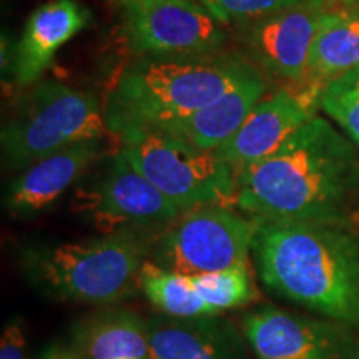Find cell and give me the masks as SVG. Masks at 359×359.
Instances as JSON below:
<instances>
[{
	"mask_svg": "<svg viewBox=\"0 0 359 359\" xmlns=\"http://www.w3.org/2000/svg\"><path fill=\"white\" fill-rule=\"evenodd\" d=\"M116 6H120L123 8H130V7H135V6H140V4H145L148 0H114Z\"/></svg>",
	"mask_w": 359,
	"mask_h": 359,
	"instance_id": "obj_26",
	"label": "cell"
},
{
	"mask_svg": "<svg viewBox=\"0 0 359 359\" xmlns=\"http://www.w3.org/2000/svg\"><path fill=\"white\" fill-rule=\"evenodd\" d=\"M339 4V7L346 8L351 12H359V0H334Z\"/></svg>",
	"mask_w": 359,
	"mask_h": 359,
	"instance_id": "obj_25",
	"label": "cell"
},
{
	"mask_svg": "<svg viewBox=\"0 0 359 359\" xmlns=\"http://www.w3.org/2000/svg\"><path fill=\"white\" fill-rule=\"evenodd\" d=\"M257 70L241 53L135 57L115 79L103 105L109 133L122 138L160 132L217 100Z\"/></svg>",
	"mask_w": 359,
	"mask_h": 359,
	"instance_id": "obj_3",
	"label": "cell"
},
{
	"mask_svg": "<svg viewBox=\"0 0 359 359\" xmlns=\"http://www.w3.org/2000/svg\"><path fill=\"white\" fill-rule=\"evenodd\" d=\"M253 257L273 293L359 331V240L348 224L262 219Z\"/></svg>",
	"mask_w": 359,
	"mask_h": 359,
	"instance_id": "obj_2",
	"label": "cell"
},
{
	"mask_svg": "<svg viewBox=\"0 0 359 359\" xmlns=\"http://www.w3.org/2000/svg\"><path fill=\"white\" fill-rule=\"evenodd\" d=\"M359 65V12L343 7L323 15L314 39L306 85L321 90L331 80Z\"/></svg>",
	"mask_w": 359,
	"mask_h": 359,
	"instance_id": "obj_18",
	"label": "cell"
},
{
	"mask_svg": "<svg viewBox=\"0 0 359 359\" xmlns=\"http://www.w3.org/2000/svg\"><path fill=\"white\" fill-rule=\"evenodd\" d=\"M80 359H150L148 321L123 308L88 314L72 330Z\"/></svg>",
	"mask_w": 359,
	"mask_h": 359,
	"instance_id": "obj_17",
	"label": "cell"
},
{
	"mask_svg": "<svg viewBox=\"0 0 359 359\" xmlns=\"http://www.w3.org/2000/svg\"><path fill=\"white\" fill-rule=\"evenodd\" d=\"M0 359H29L25 325L20 316L6 323L0 339Z\"/></svg>",
	"mask_w": 359,
	"mask_h": 359,
	"instance_id": "obj_23",
	"label": "cell"
},
{
	"mask_svg": "<svg viewBox=\"0 0 359 359\" xmlns=\"http://www.w3.org/2000/svg\"><path fill=\"white\" fill-rule=\"evenodd\" d=\"M105 155L102 140L82 142L40 158L8 183L4 196L7 213L15 218L37 217Z\"/></svg>",
	"mask_w": 359,
	"mask_h": 359,
	"instance_id": "obj_13",
	"label": "cell"
},
{
	"mask_svg": "<svg viewBox=\"0 0 359 359\" xmlns=\"http://www.w3.org/2000/svg\"><path fill=\"white\" fill-rule=\"evenodd\" d=\"M235 205L259 219L348 224L359 205V151L313 116L268 158L236 172Z\"/></svg>",
	"mask_w": 359,
	"mask_h": 359,
	"instance_id": "obj_1",
	"label": "cell"
},
{
	"mask_svg": "<svg viewBox=\"0 0 359 359\" xmlns=\"http://www.w3.org/2000/svg\"><path fill=\"white\" fill-rule=\"evenodd\" d=\"M42 359H80V356L70 344L60 343V344H52L45 349L42 354Z\"/></svg>",
	"mask_w": 359,
	"mask_h": 359,
	"instance_id": "obj_24",
	"label": "cell"
},
{
	"mask_svg": "<svg viewBox=\"0 0 359 359\" xmlns=\"http://www.w3.org/2000/svg\"><path fill=\"white\" fill-rule=\"evenodd\" d=\"M320 97L321 90L306 83H285L276 92L266 93L238 132L213 151L215 156L226 161L235 173L268 158L316 116Z\"/></svg>",
	"mask_w": 359,
	"mask_h": 359,
	"instance_id": "obj_12",
	"label": "cell"
},
{
	"mask_svg": "<svg viewBox=\"0 0 359 359\" xmlns=\"http://www.w3.org/2000/svg\"><path fill=\"white\" fill-rule=\"evenodd\" d=\"M334 0H311L238 25L245 57L264 74L288 85L306 82L314 39Z\"/></svg>",
	"mask_w": 359,
	"mask_h": 359,
	"instance_id": "obj_11",
	"label": "cell"
},
{
	"mask_svg": "<svg viewBox=\"0 0 359 359\" xmlns=\"http://www.w3.org/2000/svg\"><path fill=\"white\" fill-rule=\"evenodd\" d=\"M190 283L203 302L217 314L245 306L257 298L250 264L219 269L213 273L191 275Z\"/></svg>",
	"mask_w": 359,
	"mask_h": 359,
	"instance_id": "obj_20",
	"label": "cell"
},
{
	"mask_svg": "<svg viewBox=\"0 0 359 359\" xmlns=\"http://www.w3.org/2000/svg\"><path fill=\"white\" fill-rule=\"evenodd\" d=\"M268 88L266 79L257 69L231 85L217 100L160 132L172 135L198 150L215 151L238 132L251 110L266 95Z\"/></svg>",
	"mask_w": 359,
	"mask_h": 359,
	"instance_id": "obj_16",
	"label": "cell"
},
{
	"mask_svg": "<svg viewBox=\"0 0 359 359\" xmlns=\"http://www.w3.org/2000/svg\"><path fill=\"white\" fill-rule=\"evenodd\" d=\"M222 25H241L311 0H196Z\"/></svg>",
	"mask_w": 359,
	"mask_h": 359,
	"instance_id": "obj_22",
	"label": "cell"
},
{
	"mask_svg": "<svg viewBox=\"0 0 359 359\" xmlns=\"http://www.w3.org/2000/svg\"><path fill=\"white\" fill-rule=\"evenodd\" d=\"M88 8L75 0H53L35 8L15 42L12 77L20 87H32L50 69L53 57L85 27Z\"/></svg>",
	"mask_w": 359,
	"mask_h": 359,
	"instance_id": "obj_15",
	"label": "cell"
},
{
	"mask_svg": "<svg viewBox=\"0 0 359 359\" xmlns=\"http://www.w3.org/2000/svg\"><path fill=\"white\" fill-rule=\"evenodd\" d=\"M138 290L158 309L172 318H198L217 314L196 293L187 275L161 268L154 262L143 264Z\"/></svg>",
	"mask_w": 359,
	"mask_h": 359,
	"instance_id": "obj_19",
	"label": "cell"
},
{
	"mask_svg": "<svg viewBox=\"0 0 359 359\" xmlns=\"http://www.w3.org/2000/svg\"><path fill=\"white\" fill-rule=\"evenodd\" d=\"M320 109L343 128L359 151V65L323 88Z\"/></svg>",
	"mask_w": 359,
	"mask_h": 359,
	"instance_id": "obj_21",
	"label": "cell"
},
{
	"mask_svg": "<svg viewBox=\"0 0 359 359\" xmlns=\"http://www.w3.org/2000/svg\"><path fill=\"white\" fill-rule=\"evenodd\" d=\"M262 219L235 205L183 212L158 231L150 262L180 275H201L250 264Z\"/></svg>",
	"mask_w": 359,
	"mask_h": 359,
	"instance_id": "obj_7",
	"label": "cell"
},
{
	"mask_svg": "<svg viewBox=\"0 0 359 359\" xmlns=\"http://www.w3.org/2000/svg\"><path fill=\"white\" fill-rule=\"evenodd\" d=\"M156 235L116 231L74 243L30 245L19 251V266L47 298L114 306L138 290Z\"/></svg>",
	"mask_w": 359,
	"mask_h": 359,
	"instance_id": "obj_4",
	"label": "cell"
},
{
	"mask_svg": "<svg viewBox=\"0 0 359 359\" xmlns=\"http://www.w3.org/2000/svg\"><path fill=\"white\" fill-rule=\"evenodd\" d=\"M122 34L135 57L222 52L228 35L196 0H148L123 11Z\"/></svg>",
	"mask_w": 359,
	"mask_h": 359,
	"instance_id": "obj_8",
	"label": "cell"
},
{
	"mask_svg": "<svg viewBox=\"0 0 359 359\" xmlns=\"http://www.w3.org/2000/svg\"><path fill=\"white\" fill-rule=\"evenodd\" d=\"M107 132L103 107L93 93L57 80H40L4 123L0 133L4 165L22 172L64 148L103 140Z\"/></svg>",
	"mask_w": 359,
	"mask_h": 359,
	"instance_id": "obj_5",
	"label": "cell"
},
{
	"mask_svg": "<svg viewBox=\"0 0 359 359\" xmlns=\"http://www.w3.org/2000/svg\"><path fill=\"white\" fill-rule=\"evenodd\" d=\"M150 359H250L245 341L219 314L198 318H147Z\"/></svg>",
	"mask_w": 359,
	"mask_h": 359,
	"instance_id": "obj_14",
	"label": "cell"
},
{
	"mask_svg": "<svg viewBox=\"0 0 359 359\" xmlns=\"http://www.w3.org/2000/svg\"><path fill=\"white\" fill-rule=\"evenodd\" d=\"M118 151L182 213L210 205H235V170L213 151L198 150L163 132L122 138Z\"/></svg>",
	"mask_w": 359,
	"mask_h": 359,
	"instance_id": "obj_6",
	"label": "cell"
},
{
	"mask_svg": "<svg viewBox=\"0 0 359 359\" xmlns=\"http://www.w3.org/2000/svg\"><path fill=\"white\" fill-rule=\"evenodd\" d=\"M82 210L102 233L161 231L182 210L116 151L103 177L80 196Z\"/></svg>",
	"mask_w": 359,
	"mask_h": 359,
	"instance_id": "obj_9",
	"label": "cell"
},
{
	"mask_svg": "<svg viewBox=\"0 0 359 359\" xmlns=\"http://www.w3.org/2000/svg\"><path fill=\"white\" fill-rule=\"evenodd\" d=\"M241 327L257 359H359L354 330L326 318L263 306L246 313Z\"/></svg>",
	"mask_w": 359,
	"mask_h": 359,
	"instance_id": "obj_10",
	"label": "cell"
}]
</instances>
